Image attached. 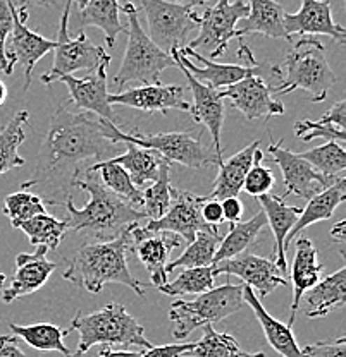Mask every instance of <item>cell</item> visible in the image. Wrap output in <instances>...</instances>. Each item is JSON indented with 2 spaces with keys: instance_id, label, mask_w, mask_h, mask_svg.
<instances>
[{
  "instance_id": "18",
  "label": "cell",
  "mask_w": 346,
  "mask_h": 357,
  "mask_svg": "<svg viewBox=\"0 0 346 357\" xmlns=\"http://www.w3.org/2000/svg\"><path fill=\"white\" fill-rule=\"evenodd\" d=\"M202 196L174 189L173 203H171L169 210L157 220H148L145 229L166 230V232L180 236L186 243H192L199 230L208 227V223L202 217Z\"/></svg>"
},
{
  "instance_id": "13",
  "label": "cell",
  "mask_w": 346,
  "mask_h": 357,
  "mask_svg": "<svg viewBox=\"0 0 346 357\" xmlns=\"http://www.w3.org/2000/svg\"><path fill=\"white\" fill-rule=\"evenodd\" d=\"M28 20V6L13 7V31H10V43L6 47L7 57V69L9 74H13V69L16 64L24 67V91L31 84V74L35 69L36 62L43 59L48 52L54 50L55 40L43 38L38 33L31 31L26 24Z\"/></svg>"
},
{
  "instance_id": "22",
  "label": "cell",
  "mask_w": 346,
  "mask_h": 357,
  "mask_svg": "<svg viewBox=\"0 0 346 357\" xmlns=\"http://www.w3.org/2000/svg\"><path fill=\"white\" fill-rule=\"evenodd\" d=\"M35 252H21L16 256V271L13 282L2 290V301L6 304L14 303L20 297L29 296L47 284L50 275L57 268L54 261H48V249L43 245H35Z\"/></svg>"
},
{
  "instance_id": "39",
  "label": "cell",
  "mask_w": 346,
  "mask_h": 357,
  "mask_svg": "<svg viewBox=\"0 0 346 357\" xmlns=\"http://www.w3.org/2000/svg\"><path fill=\"white\" fill-rule=\"evenodd\" d=\"M169 172L171 162L164 160L161 163V169H159V177L152 182L150 188H147L141 192L140 210L143 211V215L148 220H157V218H161L169 210L171 203H173L174 188L171 185Z\"/></svg>"
},
{
  "instance_id": "46",
  "label": "cell",
  "mask_w": 346,
  "mask_h": 357,
  "mask_svg": "<svg viewBox=\"0 0 346 357\" xmlns=\"http://www.w3.org/2000/svg\"><path fill=\"white\" fill-rule=\"evenodd\" d=\"M13 7L14 0H0V70H3L7 76H9V69H7L6 47L13 31Z\"/></svg>"
},
{
  "instance_id": "56",
  "label": "cell",
  "mask_w": 346,
  "mask_h": 357,
  "mask_svg": "<svg viewBox=\"0 0 346 357\" xmlns=\"http://www.w3.org/2000/svg\"><path fill=\"white\" fill-rule=\"evenodd\" d=\"M6 98H7V86H6V83H2V81H0V107L6 103Z\"/></svg>"
},
{
  "instance_id": "47",
  "label": "cell",
  "mask_w": 346,
  "mask_h": 357,
  "mask_svg": "<svg viewBox=\"0 0 346 357\" xmlns=\"http://www.w3.org/2000/svg\"><path fill=\"white\" fill-rule=\"evenodd\" d=\"M303 357H346V338L340 337L336 340L315 342L301 349Z\"/></svg>"
},
{
  "instance_id": "57",
  "label": "cell",
  "mask_w": 346,
  "mask_h": 357,
  "mask_svg": "<svg viewBox=\"0 0 346 357\" xmlns=\"http://www.w3.org/2000/svg\"><path fill=\"white\" fill-rule=\"evenodd\" d=\"M238 357H266V354H264V352H255V354H250V352L243 351Z\"/></svg>"
},
{
  "instance_id": "12",
  "label": "cell",
  "mask_w": 346,
  "mask_h": 357,
  "mask_svg": "<svg viewBox=\"0 0 346 357\" xmlns=\"http://www.w3.org/2000/svg\"><path fill=\"white\" fill-rule=\"evenodd\" d=\"M248 14L245 0H217L200 16V33L189 48H207L208 57L217 59L228 48L231 40L238 38L236 26Z\"/></svg>"
},
{
  "instance_id": "10",
  "label": "cell",
  "mask_w": 346,
  "mask_h": 357,
  "mask_svg": "<svg viewBox=\"0 0 346 357\" xmlns=\"http://www.w3.org/2000/svg\"><path fill=\"white\" fill-rule=\"evenodd\" d=\"M148 22V36L162 50L183 48L200 16L192 7L167 0H140Z\"/></svg>"
},
{
  "instance_id": "58",
  "label": "cell",
  "mask_w": 346,
  "mask_h": 357,
  "mask_svg": "<svg viewBox=\"0 0 346 357\" xmlns=\"http://www.w3.org/2000/svg\"><path fill=\"white\" fill-rule=\"evenodd\" d=\"M73 2H76L78 7H80V9H83L85 3H87V0H73Z\"/></svg>"
},
{
  "instance_id": "27",
  "label": "cell",
  "mask_w": 346,
  "mask_h": 357,
  "mask_svg": "<svg viewBox=\"0 0 346 357\" xmlns=\"http://www.w3.org/2000/svg\"><path fill=\"white\" fill-rule=\"evenodd\" d=\"M260 204H262V211L266 213L267 225L271 227L274 236V263L281 268L282 273L288 270V263H286V236L295 225L296 218L301 213V208L289 206L284 203V198L281 196H274L271 192L259 196Z\"/></svg>"
},
{
  "instance_id": "41",
  "label": "cell",
  "mask_w": 346,
  "mask_h": 357,
  "mask_svg": "<svg viewBox=\"0 0 346 357\" xmlns=\"http://www.w3.org/2000/svg\"><path fill=\"white\" fill-rule=\"evenodd\" d=\"M202 328V338L193 342V347L185 357H238L243 352L233 335L217 332L212 323H207Z\"/></svg>"
},
{
  "instance_id": "5",
  "label": "cell",
  "mask_w": 346,
  "mask_h": 357,
  "mask_svg": "<svg viewBox=\"0 0 346 357\" xmlns=\"http://www.w3.org/2000/svg\"><path fill=\"white\" fill-rule=\"evenodd\" d=\"M69 330L80 333L78 349L71 357H83L93 345H121V347L150 349L145 328L119 303H109L102 310L83 314L78 312Z\"/></svg>"
},
{
  "instance_id": "44",
  "label": "cell",
  "mask_w": 346,
  "mask_h": 357,
  "mask_svg": "<svg viewBox=\"0 0 346 357\" xmlns=\"http://www.w3.org/2000/svg\"><path fill=\"white\" fill-rule=\"evenodd\" d=\"M2 211L10 220V225L17 229L21 223L29 220L35 215L45 213V201L40 196L33 195L29 189L21 188L20 191L13 192L3 199Z\"/></svg>"
},
{
  "instance_id": "45",
  "label": "cell",
  "mask_w": 346,
  "mask_h": 357,
  "mask_svg": "<svg viewBox=\"0 0 346 357\" xmlns=\"http://www.w3.org/2000/svg\"><path fill=\"white\" fill-rule=\"evenodd\" d=\"M274 184H276V177L269 167L264 165V151L257 148L254 155V163H252L250 170H248L247 177L243 182V191L248 192L250 196H262L273 191Z\"/></svg>"
},
{
  "instance_id": "29",
  "label": "cell",
  "mask_w": 346,
  "mask_h": 357,
  "mask_svg": "<svg viewBox=\"0 0 346 357\" xmlns=\"http://www.w3.org/2000/svg\"><path fill=\"white\" fill-rule=\"evenodd\" d=\"M346 199V181L343 176H340L329 188H326L324 191L317 192L315 196H312L310 199H307V206L301 208V213L296 218L295 225L291 227V230L286 236V249L288 245L291 244V241L295 239L296 236L301 232L303 229L310 227L312 223L317 222H324L333 218L334 211L340 204H343Z\"/></svg>"
},
{
  "instance_id": "4",
  "label": "cell",
  "mask_w": 346,
  "mask_h": 357,
  "mask_svg": "<svg viewBox=\"0 0 346 357\" xmlns=\"http://www.w3.org/2000/svg\"><path fill=\"white\" fill-rule=\"evenodd\" d=\"M273 76L279 79L277 86H273L274 96L305 89L312 95L314 103L324 102L331 86L336 83V76L326 59V48L317 36L312 35H303L296 40L282 69L273 66Z\"/></svg>"
},
{
  "instance_id": "7",
  "label": "cell",
  "mask_w": 346,
  "mask_h": 357,
  "mask_svg": "<svg viewBox=\"0 0 346 357\" xmlns=\"http://www.w3.org/2000/svg\"><path fill=\"white\" fill-rule=\"evenodd\" d=\"M243 304V285H233L229 282L196 294L195 299L176 301L169 310V318L174 323L173 337L183 340L207 323L222 321L234 314Z\"/></svg>"
},
{
  "instance_id": "40",
  "label": "cell",
  "mask_w": 346,
  "mask_h": 357,
  "mask_svg": "<svg viewBox=\"0 0 346 357\" xmlns=\"http://www.w3.org/2000/svg\"><path fill=\"white\" fill-rule=\"evenodd\" d=\"M17 229L23 230L33 245H43L48 251H54L64 239L68 222H66V218L64 220H57V218L50 217L45 211V213L35 215L29 220L23 222Z\"/></svg>"
},
{
  "instance_id": "50",
  "label": "cell",
  "mask_w": 346,
  "mask_h": 357,
  "mask_svg": "<svg viewBox=\"0 0 346 357\" xmlns=\"http://www.w3.org/2000/svg\"><path fill=\"white\" fill-rule=\"evenodd\" d=\"M203 198V196H202ZM202 217L208 225H215L219 227L224 218H222V206H221V201L219 199H206L203 198L202 203Z\"/></svg>"
},
{
  "instance_id": "43",
  "label": "cell",
  "mask_w": 346,
  "mask_h": 357,
  "mask_svg": "<svg viewBox=\"0 0 346 357\" xmlns=\"http://www.w3.org/2000/svg\"><path fill=\"white\" fill-rule=\"evenodd\" d=\"M298 155L303 160H307L317 172L327 177L343 176L346 169V151L338 141H327L322 146Z\"/></svg>"
},
{
  "instance_id": "54",
  "label": "cell",
  "mask_w": 346,
  "mask_h": 357,
  "mask_svg": "<svg viewBox=\"0 0 346 357\" xmlns=\"http://www.w3.org/2000/svg\"><path fill=\"white\" fill-rule=\"evenodd\" d=\"M174 2L181 3V6H185V7H192V9H195V7L206 6L207 0H174Z\"/></svg>"
},
{
  "instance_id": "8",
  "label": "cell",
  "mask_w": 346,
  "mask_h": 357,
  "mask_svg": "<svg viewBox=\"0 0 346 357\" xmlns=\"http://www.w3.org/2000/svg\"><path fill=\"white\" fill-rule=\"evenodd\" d=\"M110 141L117 143H133L138 146L155 150L167 162H176L189 169H202L207 163L222 162L214 150L207 148L200 139V132H159V134H143L140 131L124 132L110 122L109 126Z\"/></svg>"
},
{
  "instance_id": "23",
  "label": "cell",
  "mask_w": 346,
  "mask_h": 357,
  "mask_svg": "<svg viewBox=\"0 0 346 357\" xmlns=\"http://www.w3.org/2000/svg\"><path fill=\"white\" fill-rule=\"evenodd\" d=\"M284 29L289 36L326 35L338 43H346L345 28L333 21L329 0H301L298 13L284 14Z\"/></svg>"
},
{
  "instance_id": "14",
  "label": "cell",
  "mask_w": 346,
  "mask_h": 357,
  "mask_svg": "<svg viewBox=\"0 0 346 357\" xmlns=\"http://www.w3.org/2000/svg\"><path fill=\"white\" fill-rule=\"evenodd\" d=\"M269 153L273 156V162H276L281 169L282 181H284V192L281 198L293 195L301 199H310L317 192L329 188L338 177H327L317 172L307 160H303L298 153H293L291 150L282 148V139L274 143L271 141Z\"/></svg>"
},
{
  "instance_id": "42",
  "label": "cell",
  "mask_w": 346,
  "mask_h": 357,
  "mask_svg": "<svg viewBox=\"0 0 346 357\" xmlns=\"http://www.w3.org/2000/svg\"><path fill=\"white\" fill-rule=\"evenodd\" d=\"M215 275L210 266H193L181 268V273L178 275L176 280L167 282V284L157 287L162 294L167 296H196L206 290L214 287Z\"/></svg>"
},
{
  "instance_id": "9",
  "label": "cell",
  "mask_w": 346,
  "mask_h": 357,
  "mask_svg": "<svg viewBox=\"0 0 346 357\" xmlns=\"http://www.w3.org/2000/svg\"><path fill=\"white\" fill-rule=\"evenodd\" d=\"M71 6H73V0H66L61 16L59 36L55 40L54 50H52L54 52V64L47 74H42V77H40L42 83L45 84L55 83V77L62 76V74H73L78 70H85V73L90 74L99 67H109L113 62V57L102 47H96L88 40L83 29L76 38H71L68 33Z\"/></svg>"
},
{
  "instance_id": "38",
  "label": "cell",
  "mask_w": 346,
  "mask_h": 357,
  "mask_svg": "<svg viewBox=\"0 0 346 357\" xmlns=\"http://www.w3.org/2000/svg\"><path fill=\"white\" fill-rule=\"evenodd\" d=\"M88 169L95 170V172L99 174L102 184L106 185L110 192H114L115 196L124 199L126 203L131 204L133 208L140 210L141 206L140 188L131 181V177H129V174L126 172L124 167L119 165V163L110 162V160H100V162L93 163V165L88 167ZM141 213H143V211H141Z\"/></svg>"
},
{
  "instance_id": "20",
  "label": "cell",
  "mask_w": 346,
  "mask_h": 357,
  "mask_svg": "<svg viewBox=\"0 0 346 357\" xmlns=\"http://www.w3.org/2000/svg\"><path fill=\"white\" fill-rule=\"evenodd\" d=\"M185 89L180 84H145V86L126 89V91L109 95L110 105H124L129 109L143 112H162L169 110L189 112L192 103L185 100Z\"/></svg>"
},
{
  "instance_id": "32",
  "label": "cell",
  "mask_w": 346,
  "mask_h": 357,
  "mask_svg": "<svg viewBox=\"0 0 346 357\" xmlns=\"http://www.w3.org/2000/svg\"><path fill=\"white\" fill-rule=\"evenodd\" d=\"M266 225L267 218L262 210H260L254 218H250V220L229 223L228 234L222 237L221 244H219L217 251H215L214 255V259H212V265L217 261H222V259H228L233 258V256L241 255V252H247L248 248L257 244L260 230Z\"/></svg>"
},
{
  "instance_id": "48",
  "label": "cell",
  "mask_w": 346,
  "mask_h": 357,
  "mask_svg": "<svg viewBox=\"0 0 346 357\" xmlns=\"http://www.w3.org/2000/svg\"><path fill=\"white\" fill-rule=\"evenodd\" d=\"M193 347V342L189 344H174V345H152L150 349H145L140 357H185L186 352Z\"/></svg>"
},
{
  "instance_id": "24",
  "label": "cell",
  "mask_w": 346,
  "mask_h": 357,
  "mask_svg": "<svg viewBox=\"0 0 346 357\" xmlns=\"http://www.w3.org/2000/svg\"><path fill=\"white\" fill-rule=\"evenodd\" d=\"M324 265L319 263V252L314 243L308 237H300L295 244V259L291 268L293 282V301H291V316L288 325H295L296 314L300 310V301L308 289L314 287L322 277Z\"/></svg>"
},
{
  "instance_id": "37",
  "label": "cell",
  "mask_w": 346,
  "mask_h": 357,
  "mask_svg": "<svg viewBox=\"0 0 346 357\" xmlns=\"http://www.w3.org/2000/svg\"><path fill=\"white\" fill-rule=\"evenodd\" d=\"M28 121L29 112L20 110L0 131V176L26 163V160L20 155V146L26 139L24 124H28Z\"/></svg>"
},
{
  "instance_id": "36",
  "label": "cell",
  "mask_w": 346,
  "mask_h": 357,
  "mask_svg": "<svg viewBox=\"0 0 346 357\" xmlns=\"http://www.w3.org/2000/svg\"><path fill=\"white\" fill-rule=\"evenodd\" d=\"M13 335L24 340L29 347L38 349L45 352H61L62 356L71 357V351L64 344V338L71 333V330H62L50 323H36V325H16L9 323Z\"/></svg>"
},
{
  "instance_id": "51",
  "label": "cell",
  "mask_w": 346,
  "mask_h": 357,
  "mask_svg": "<svg viewBox=\"0 0 346 357\" xmlns=\"http://www.w3.org/2000/svg\"><path fill=\"white\" fill-rule=\"evenodd\" d=\"M0 357H26L16 335H0Z\"/></svg>"
},
{
  "instance_id": "30",
  "label": "cell",
  "mask_w": 346,
  "mask_h": 357,
  "mask_svg": "<svg viewBox=\"0 0 346 357\" xmlns=\"http://www.w3.org/2000/svg\"><path fill=\"white\" fill-rule=\"evenodd\" d=\"M257 148H260L259 139L248 144L241 151H238L236 155L229 156L228 160L219 163V174L215 177L214 185H212V191L207 196H203V198L221 201L229 198V196L240 195L241 189H243L245 177H247L248 170H250L252 163H254Z\"/></svg>"
},
{
  "instance_id": "16",
  "label": "cell",
  "mask_w": 346,
  "mask_h": 357,
  "mask_svg": "<svg viewBox=\"0 0 346 357\" xmlns=\"http://www.w3.org/2000/svg\"><path fill=\"white\" fill-rule=\"evenodd\" d=\"M183 244V239L173 232L166 230H148L145 227L136 225L131 230V248L140 259V263L147 268L150 280L155 287L167 284L166 266L169 263L171 252Z\"/></svg>"
},
{
  "instance_id": "55",
  "label": "cell",
  "mask_w": 346,
  "mask_h": 357,
  "mask_svg": "<svg viewBox=\"0 0 346 357\" xmlns=\"http://www.w3.org/2000/svg\"><path fill=\"white\" fill-rule=\"evenodd\" d=\"M33 7H50L55 0H26Z\"/></svg>"
},
{
  "instance_id": "2",
  "label": "cell",
  "mask_w": 346,
  "mask_h": 357,
  "mask_svg": "<svg viewBox=\"0 0 346 357\" xmlns=\"http://www.w3.org/2000/svg\"><path fill=\"white\" fill-rule=\"evenodd\" d=\"M74 185L87 191L90 195V201L85 204V208L74 206L71 195L62 201L61 206L68 211V230L85 232L96 241H110L135 229L140 225V220H147L140 210L110 192L102 184L95 170H83V174L74 181Z\"/></svg>"
},
{
  "instance_id": "31",
  "label": "cell",
  "mask_w": 346,
  "mask_h": 357,
  "mask_svg": "<svg viewBox=\"0 0 346 357\" xmlns=\"http://www.w3.org/2000/svg\"><path fill=\"white\" fill-rule=\"evenodd\" d=\"M124 144V153L113 156V158H109L110 162L119 163V165L124 167V170L129 174L131 181L135 182L138 188L154 182L155 178L159 177V169H161V163L166 158H162L157 151L150 150V148L138 146V144L133 143Z\"/></svg>"
},
{
  "instance_id": "25",
  "label": "cell",
  "mask_w": 346,
  "mask_h": 357,
  "mask_svg": "<svg viewBox=\"0 0 346 357\" xmlns=\"http://www.w3.org/2000/svg\"><path fill=\"white\" fill-rule=\"evenodd\" d=\"M284 9L276 0H248V14L236 26L238 38L257 33L291 42V36L284 29Z\"/></svg>"
},
{
  "instance_id": "49",
  "label": "cell",
  "mask_w": 346,
  "mask_h": 357,
  "mask_svg": "<svg viewBox=\"0 0 346 357\" xmlns=\"http://www.w3.org/2000/svg\"><path fill=\"white\" fill-rule=\"evenodd\" d=\"M221 206H222V218L224 222L229 223H236L243 218V211H245V204L238 196H229V198L221 199Z\"/></svg>"
},
{
  "instance_id": "59",
  "label": "cell",
  "mask_w": 346,
  "mask_h": 357,
  "mask_svg": "<svg viewBox=\"0 0 346 357\" xmlns=\"http://www.w3.org/2000/svg\"><path fill=\"white\" fill-rule=\"evenodd\" d=\"M3 284H6V275H3V273H0V290H2Z\"/></svg>"
},
{
  "instance_id": "17",
  "label": "cell",
  "mask_w": 346,
  "mask_h": 357,
  "mask_svg": "<svg viewBox=\"0 0 346 357\" xmlns=\"http://www.w3.org/2000/svg\"><path fill=\"white\" fill-rule=\"evenodd\" d=\"M222 98H228L231 105L240 110L248 121L266 119L284 114V105L274 98L273 86L260 77V74H250L238 83L221 89Z\"/></svg>"
},
{
  "instance_id": "1",
  "label": "cell",
  "mask_w": 346,
  "mask_h": 357,
  "mask_svg": "<svg viewBox=\"0 0 346 357\" xmlns=\"http://www.w3.org/2000/svg\"><path fill=\"white\" fill-rule=\"evenodd\" d=\"M110 121L92 117L90 112H74L61 105L55 110L33 176L21 184L23 189L42 185L48 195L69 196L71 185L83 174L88 160H100L114 143L109 132ZM52 196L48 204L54 199Z\"/></svg>"
},
{
  "instance_id": "52",
  "label": "cell",
  "mask_w": 346,
  "mask_h": 357,
  "mask_svg": "<svg viewBox=\"0 0 346 357\" xmlns=\"http://www.w3.org/2000/svg\"><path fill=\"white\" fill-rule=\"evenodd\" d=\"M331 237L334 241H338V245H340V252L341 256L345 255V239H346V222L340 220L336 225L331 229Z\"/></svg>"
},
{
  "instance_id": "34",
  "label": "cell",
  "mask_w": 346,
  "mask_h": 357,
  "mask_svg": "<svg viewBox=\"0 0 346 357\" xmlns=\"http://www.w3.org/2000/svg\"><path fill=\"white\" fill-rule=\"evenodd\" d=\"M221 241L222 236L219 234V227L208 225L206 229L199 230L195 239L188 243V248L185 249L183 255L178 259H174V261L167 263V273L174 270H181V268L210 266Z\"/></svg>"
},
{
  "instance_id": "11",
  "label": "cell",
  "mask_w": 346,
  "mask_h": 357,
  "mask_svg": "<svg viewBox=\"0 0 346 357\" xmlns=\"http://www.w3.org/2000/svg\"><path fill=\"white\" fill-rule=\"evenodd\" d=\"M169 54L173 55L174 61L185 66L192 73L193 77L215 89H222L229 86V84L238 83V81L250 76V74L264 73V66L257 64L254 54H252L247 45H240V50H238V57L245 66L219 64L214 59L203 57L202 54H199V52L189 47L173 48Z\"/></svg>"
},
{
  "instance_id": "19",
  "label": "cell",
  "mask_w": 346,
  "mask_h": 357,
  "mask_svg": "<svg viewBox=\"0 0 346 357\" xmlns=\"http://www.w3.org/2000/svg\"><path fill=\"white\" fill-rule=\"evenodd\" d=\"M55 83H64L69 89V103L76 110L92 112L96 117L114 122L113 105L109 103L107 91V67H99L87 77H74L73 74H62L55 77Z\"/></svg>"
},
{
  "instance_id": "33",
  "label": "cell",
  "mask_w": 346,
  "mask_h": 357,
  "mask_svg": "<svg viewBox=\"0 0 346 357\" xmlns=\"http://www.w3.org/2000/svg\"><path fill=\"white\" fill-rule=\"evenodd\" d=\"M346 102L340 100L334 103L319 121H298L295 124V134L301 141L308 143L317 137L343 143L346 141Z\"/></svg>"
},
{
  "instance_id": "26",
  "label": "cell",
  "mask_w": 346,
  "mask_h": 357,
  "mask_svg": "<svg viewBox=\"0 0 346 357\" xmlns=\"http://www.w3.org/2000/svg\"><path fill=\"white\" fill-rule=\"evenodd\" d=\"M303 303V314L307 318H324L329 312L341 310L346 303V268H340L336 273L329 275L301 297Z\"/></svg>"
},
{
  "instance_id": "21",
  "label": "cell",
  "mask_w": 346,
  "mask_h": 357,
  "mask_svg": "<svg viewBox=\"0 0 346 357\" xmlns=\"http://www.w3.org/2000/svg\"><path fill=\"white\" fill-rule=\"evenodd\" d=\"M176 69H180L185 74L188 86L193 93V105L189 107L193 119L208 129L212 141H214L215 155L222 160L221 131L222 124H224V98L221 96V89L203 84L202 81L193 77L192 73L185 66H181L180 62H176Z\"/></svg>"
},
{
  "instance_id": "6",
  "label": "cell",
  "mask_w": 346,
  "mask_h": 357,
  "mask_svg": "<svg viewBox=\"0 0 346 357\" xmlns=\"http://www.w3.org/2000/svg\"><path fill=\"white\" fill-rule=\"evenodd\" d=\"M119 10L128 16V45L121 67L114 77L115 88L122 89L124 84L138 81L145 84L161 83V74L166 69L176 67V61L169 52L162 50L150 40V36L141 28L138 10L131 2H126Z\"/></svg>"
},
{
  "instance_id": "35",
  "label": "cell",
  "mask_w": 346,
  "mask_h": 357,
  "mask_svg": "<svg viewBox=\"0 0 346 357\" xmlns=\"http://www.w3.org/2000/svg\"><path fill=\"white\" fill-rule=\"evenodd\" d=\"M80 10L81 28L95 26V28L102 29L107 45L114 47L119 33L124 31V26L119 17L121 10H119L117 0H87L83 9Z\"/></svg>"
},
{
  "instance_id": "15",
  "label": "cell",
  "mask_w": 346,
  "mask_h": 357,
  "mask_svg": "<svg viewBox=\"0 0 346 357\" xmlns=\"http://www.w3.org/2000/svg\"><path fill=\"white\" fill-rule=\"evenodd\" d=\"M214 275H228V277H238L254 289L259 297H266L273 294L279 287L288 285L282 273L274 259L262 258V256L250 255V252H241L233 258L222 259L212 265Z\"/></svg>"
},
{
  "instance_id": "28",
  "label": "cell",
  "mask_w": 346,
  "mask_h": 357,
  "mask_svg": "<svg viewBox=\"0 0 346 357\" xmlns=\"http://www.w3.org/2000/svg\"><path fill=\"white\" fill-rule=\"evenodd\" d=\"M243 301L252 307L255 318L259 319L260 326L266 333L267 342L277 354H281L282 357H303L298 342L293 335L291 326L271 316L269 311L260 303V297L247 284H243Z\"/></svg>"
},
{
  "instance_id": "53",
  "label": "cell",
  "mask_w": 346,
  "mask_h": 357,
  "mask_svg": "<svg viewBox=\"0 0 346 357\" xmlns=\"http://www.w3.org/2000/svg\"><path fill=\"white\" fill-rule=\"evenodd\" d=\"M141 352L131 351H113V349H103L96 357H140Z\"/></svg>"
},
{
  "instance_id": "3",
  "label": "cell",
  "mask_w": 346,
  "mask_h": 357,
  "mask_svg": "<svg viewBox=\"0 0 346 357\" xmlns=\"http://www.w3.org/2000/svg\"><path fill=\"white\" fill-rule=\"evenodd\" d=\"M131 230L115 239L81 245L69 259L64 280L92 294H99L107 284H121L145 297L147 285L133 277L126 261V251L131 248Z\"/></svg>"
}]
</instances>
